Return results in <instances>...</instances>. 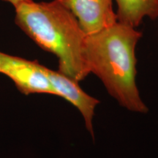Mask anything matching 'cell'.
Returning a JSON list of instances; mask_svg holds the SVG:
<instances>
[{"mask_svg": "<svg viewBox=\"0 0 158 158\" xmlns=\"http://www.w3.org/2000/svg\"><path fill=\"white\" fill-rule=\"evenodd\" d=\"M45 67L37 61H30L0 51V73L7 76L25 95L48 94L56 95L45 73Z\"/></svg>", "mask_w": 158, "mask_h": 158, "instance_id": "3957f363", "label": "cell"}, {"mask_svg": "<svg viewBox=\"0 0 158 158\" xmlns=\"http://www.w3.org/2000/svg\"><path fill=\"white\" fill-rule=\"evenodd\" d=\"M118 22L138 27L145 18H158V0H114Z\"/></svg>", "mask_w": 158, "mask_h": 158, "instance_id": "8992f818", "label": "cell"}, {"mask_svg": "<svg viewBox=\"0 0 158 158\" xmlns=\"http://www.w3.org/2000/svg\"><path fill=\"white\" fill-rule=\"evenodd\" d=\"M45 70L56 96L65 99L78 109L84 118L86 129L94 137L92 119L94 110L100 101L86 94L80 87L78 82L70 77L65 76L59 71L52 70L46 67Z\"/></svg>", "mask_w": 158, "mask_h": 158, "instance_id": "5b68a950", "label": "cell"}, {"mask_svg": "<svg viewBox=\"0 0 158 158\" xmlns=\"http://www.w3.org/2000/svg\"><path fill=\"white\" fill-rule=\"evenodd\" d=\"M2 1L6 2H8L10 4H11L13 7H15V5H17L20 2L23 1V0H2Z\"/></svg>", "mask_w": 158, "mask_h": 158, "instance_id": "52a82bcc", "label": "cell"}, {"mask_svg": "<svg viewBox=\"0 0 158 158\" xmlns=\"http://www.w3.org/2000/svg\"><path fill=\"white\" fill-rule=\"evenodd\" d=\"M76 18L86 35L117 22L113 0H56Z\"/></svg>", "mask_w": 158, "mask_h": 158, "instance_id": "277c9868", "label": "cell"}, {"mask_svg": "<svg viewBox=\"0 0 158 158\" xmlns=\"http://www.w3.org/2000/svg\"><path fill=\"white\" fill-rule=\"evenodd\" d=\"M142 33L117 22L94 34L86 35L84 59L89 73L98 77L110 95L122 107L145 114L147 106L136 85L135 48Z\"/></svg>", "mask_w": 158, "mask_h": 158, "instance_id": "6da1fadb", "label": "cell"}, {"mask_svg": "<svg viewBox=\"0 0 158 158\" xmlns=\"http://www.w3.org/2000/svg\"><path fill=\"white\" fill-rule=\"evenodd\" d=\"M14 7L16 25L39 47L57 57L59 72L78 82L89 74L84 59L86 35L68 10L56 0H23Z\"/></svg>", "mask_w": 158, "mask_h": 158, "instance_id": "7a4b0ae2", "label": "cell"}]
</instances>
